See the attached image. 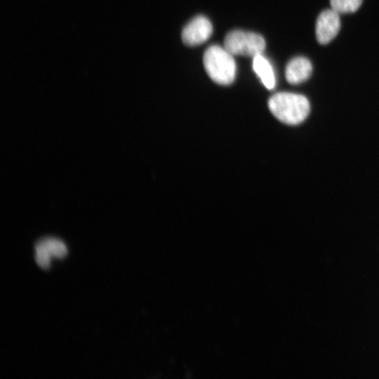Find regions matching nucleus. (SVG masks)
Masks as SVG:
<instances>
[{
    "mask_svg": "<svg viewBox=\"0 0 379 379\" xmlns=\"http://www.w3.org/2000/svg\"><path fill=\"white\" fill-rule=\"evenodd\" d=\"M269 107L278 120L289 125L303 122L311 110L310 103L306 96L289 92L274 94L269 99Z\"/></svg>",
    "mask_w": 379,
    "mask_h": 379,
    "instance_id": "obj_1",
    "label": "nucleus"
},
{
    "mask_svg": "<svg viewBox=\"0 0 379 379\" xmlns=\"http://www.w3.org/2000/svg\"><path fill=\"white\" fill-rule=\"evenodd\" d=\"M204 66L209 77L221 85L232 84L236 75V63L225 47L218 45L209 47L204 54Z\"/></svg>",
    "mask_w": 379,
    "mask_h": 379,
    "instance_id": "obj_2",
    "label": "nucleus"
},
{
    "mask_svg": "<svg viewBox=\"0 0 379 379\" xmlns=\"http://www.w3.org/2000/svg\"><path fill=\"white\" fill-rule=\"evenodd\" d=\"M224 47L233 56L254 58L263 54L266 48V41L258 34L233 31L226 36Z\"/></svg>",
    "mask_w": 379,
    "mask_h": 379,
    "instance_id": "obj_3",
    "label": "nucleus"
},
{
    "mask_svg": "<svg viewBox=\"0 0 379 379\" xmlns=\"http://www.w3.org/2000/svg\"><path fill=\"white\" fill-rule=\"evenodd\" d=\"M213 27L209 20L203 16L194 18L182 32V40L188 46H196L205 43L211 37Z\"/></svg>",
    "mask_w": 379,
    "mask_h": 379,
    "instance_id": "obj_4",
    "label": "nucleus"
},
{
    "mask_svg": "<svg viewBox=\"0 0 379 379\" xmlns=\"http://www.w3.org/2000/svg\"><path fill=\"white\" fill-rule=\"evenodd\" d=\"M341 28L339 14L334 10L322 13L316 22V38L321 45L330 43L339 34Z\"/></svg>",
    "mask_w": 379,
    "mask_h": 379,
    "instance_id": "obj_5",
    "label": "nucleus"
},
{
    "mask_svg": "<svg viewBox=\"0 0 379 379\" xmlns=\"http://www.w3.org/2000/svg\"><path fill=\"white\" fill-rule=\"evenodd\" d=\"M312 72L313 66L308 59L297 57L288 64L285 76L289 83L298 84L306 81L311 77Z\"/></svg>",
    "mask_w": 379,
    "mask_h": 379,
    "instance_id": "obj_6",
    "label": "nucleus"
},
{
    "mask_svg": "<svg viewBox=\"0 0 379 379\" xmlns=\"http://www.w3.org/2000/svg\"><path fill=\"white\" fill-rule=\"evenodd\" d=\"M253 69H254L268 89L272 90L274 89L276 81L273 67L262 54L254 57V59H253Z\"/></svg>",
    "mask_w": 379,
    "mask_h": 379,
    "instance_id": "obj_7",
    "label": "nucleus"
},
{
    "mask_svg": "<svg viewBox=\"0 0 379 379\" xmlns=\"http://www.w3.org/2000/svg\"><path fill=\"white\" fill-rule=\"evenodd\" d=\"M362 3V0H330L332 9L339 14L354 13Z\"/></svg>",
    "mask_w": 379,
    "mask_h": 379,
    "instance_id": "obj_8",
    "label": "nucleus"
},
{
    "mask_svg": "<svg viewBox=\"0 0 379 379\" xmlns=\"http://www.w3.org/2000/svg\"><path fill=\"white\" fill-rule=\"evenodd\" d=\"M52 258L64 259L68 253L66 244L61 239L54 237L43 239Z\"/></svg>",
    "mask_w": 379,
    "mask_h": 379,
    "instance_id": "obj_9",
    "label": "nucleus"
},
{
    "mask_svg": "<svg viewBox=\"0 0 379 379\" xmlns=\"http://www.w3.org/2000/svg\"><path fill=\"white\" fill-rule=\"evenodd\" d=\"M52 257L43 239L39 241L36 246V260L38 266L43 269L50 267Z\"/></svg>",
    "mask_w": 379,
    "mask_h": 379,
    "instance_id": "obj_10",
    "label": "nucleus"
}]
</instances>
